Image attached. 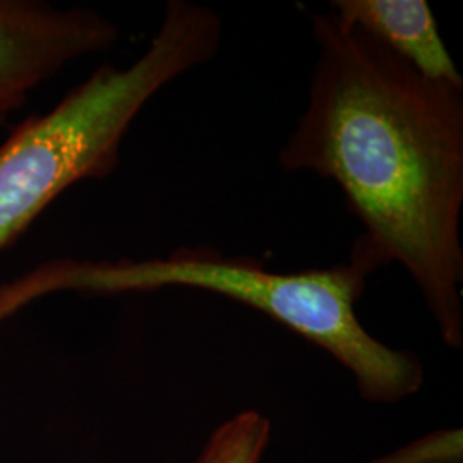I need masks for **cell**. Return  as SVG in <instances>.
Returning a JSON list of instances; mask_svg holds the SVG:
<instances>
[{
    "label": "cell",
    "mask_w": 463,
    "mask_h": 463,
    "mask_svg": "<svg viewBox=\"0 0 463 463\" xmlns=\"http://www.w3.org/2000/svg\"><path fill=\"white\" fill-rule=\"evenodd\" d=\"M309 103L279 153L338 184L363 225L352 249L398 263L441 340L463 347V86L419 74L333 13L311 17Z\"/></svg>",
    "instance_id": "cell-1"
},
{
    "label": "cell",
    "mask_w": 463,
    "mask_h": 463,
    "mask_svg": "<svg viewBox=\"0 0 463 463\" xmlns=\"http://www.w3.org/2000/svg\"><path fill=\"white\" fill-rule=\"evenodd\" d=\"M376 269L354 249L338 265L279 273L249 256L194 246L141 261L55 260L23 280L0 287V300L14 311L55 290L114 296L183 287L212 292L269 316L328 352L354 374L361 397L397 403L420 390L424 367L414 352L384 345L355 315V304Z\"/></svg>",
    "instance_id": "cell-2"
},
{
    "label": "cell",
    "mask_w": 463,
    "mask_h": 463,
    "mask_svg": "<svg viewBox=\"0 0 463 463\" xmlns=\"http://www.w3.org/2000/svg\"><path fill=\"white\" fill-rule=\"evenodd\" d=\"M222 38L223 21L212 7L170 0L158 32L131 66L103 64L50 112L24 120L0 145V250L69 187L112 174L149 99L208 64Z\"/></svg>",
    "instance_id": "cell-3"
},
{
    "label": "cell",
    "mask_w": 463,
    "mask_h": 463,
    "mask_svg": "<svg viewBox=\"0 0 463 463\" xmlns=\"http://www.w3.org/2000/svg\"><path fill=\"white\" fill-rule=\"evenodd\" d=\"M120 32L84 7L40 0H0V124L38 84L84 55L112 49Z\"/></svg>",
    "instance_id": "cell-4"
},
{
    "label": "cell",
    "mask_w": 463,
    "mask_h": 463,
    "mask_svg": "<svg viewBox=\"0 0 463 463\" xmlns=\"http://www.w3.org/2000/svg\"><path fill=\"white\" fill-rule=\"evenodd\" d=\"M331 13L424 78L463 86V76L426 0H333Z\"/></svg>",
    "instance_id": "cell-5"
},
{
    "label": "cell",
    "mask_w": 463,
    "mask_h": 463,
    "mask_svg": "<svg viewBox=\"0 0 463 463\" xmlns=\"http://www.w3.org/2000/svg\"><path fill=\"white\" fill-rule=\"evenodd\" d=\"M269 432L265 415L244 411L213 430L196 463H260Z\"/></svg>",
    "instance_id": "cell-6"
}]
</instances>
